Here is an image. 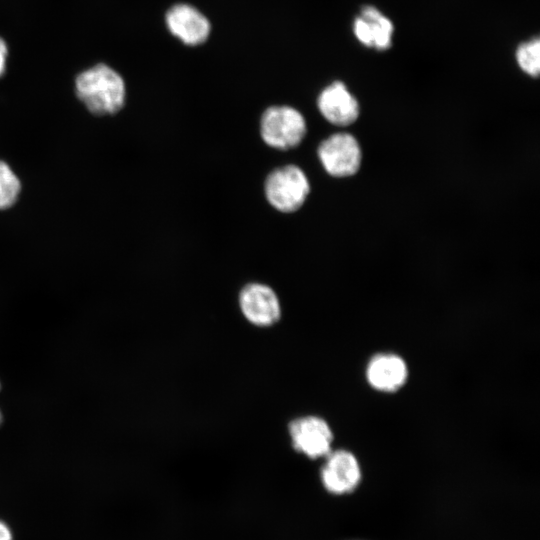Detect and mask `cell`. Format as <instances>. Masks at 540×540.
<instances>
[{
  "label": "cell",
  "instance_id": "obj_1",
  "mask_svg": "<svg viewBox=\"0 0 540 540\" xmlns=\"http://www.w3.org/2000/svg\"><path fill=\"white\" fill-rule=\"evenodd\" d=\"M78 99L95 115L119 112L125 103L126 86L122 76L112 67L98 63L76 76Z\"/></svg>",
  "mask_w": 540,
  "mask_h": 540
},
{
  "label": "cell",
  "instance_id": "obj_2",
  "mask_svg": "<svg viewBox=\"0 0 540 540\" xmlns=\"http://www.w3.org/2000/svg\"><path fill=\"white\" fill-rule=\"evenodd\" d=\"M310 183L305 172L289 164L274 169L264 182V194L268 203L282 213H293L305 203Z\"/></svg>",
  "mask_w": 540,
  "mask_h": 540
},
{
  "label": "cell",
  "instance_id": "obj_3",
  "mask_svg": "<svg viewBox=\"0 0 540 540\" xmlns=\"http://www.w3.org/2000/svg\"><path fill=\"white\" fill-rule=\"evenodd\" d=\"M307 125L297 109L287 105L268 107L260 120V134L268 146L279 150H290L304 139Z\"/></svg>",
  "mask_w": 540,
  "mask_h": 540
},
{
  "label": "cell",
  "instance_id": "obj_4",
  "mask_svg": "<svg viewBox=\"0 0 540 540\" xmlns=\"http://www.w3.org/2000/svg\"><path fill=\"white\" fill-rule=\"evenodd\" d=\"M287 432L292 448L308 459H323L334 440L330 424L318 415H303L288 423Z\"/></svg>",
  "mask_w": 540,
  "mask_h": 540
},
{
  "label": "cell",
  "instance_id": "obj_5",
  "mask_svg": "<svg viewBox=\"0 0 540 540\" xmlns=\"http://www.w3.org/2000/svg\"><path fill=\"white\" fill-rule=\"evenodd\" d=\"M319 470L323 489L332 496L354 493L362 481V469L356 455L347 449H332Z\"/></svg>",
  "mask_w": 540,
  "mask_h": 540
},
{
  "label": "cell",
  "instance_id": "obj_6",
  "mask_svg": "<svg viewBox=\"0 0 540 540\" xmlns=\"http://www.w3.org/2000/svg\"><path fill=\"white\" fill-rule=\"evenodd\" d=\"M238 306L245 320L258 328L274 326L282 316L277 293L269 285L260 282H251L241 288Z\"/></svg>",
  "mask_w": 540,
  "mask_h": 540
},
{
  "label": "cell",
  "instance_id": "obj_7",
  "mask_svg": "<svg viewBox=\"0 0 540 540\" xmlns=\"http://www.w3.org/2000/svg\"><path fill=\"white\" fill-rule=\"evenodd\" d=\"M318 158L325 171L333 177H349L358 172L362 151L356 138L346 132L330 135L317 149Z\"/></svg>",
  "mask_w": 540,
  "mask_h": 540
},
{
  "label": "cell",
  "instance_id": "obj_8",
  "mask_svg": "<svg viewBox=\"0 0 540 540\" xmlns=\"http://www.w3.org/2000/svg\"><path fill=\"white\" fill-rule=\"evenodd\" d=\"M169 32L188 46L204 43L210 35L211 24L207 17L192 5H173L165 16Z\"/></svg>",
  "mask_w": 540,
  "mask_h": 540
},
{
  "label": "cell",
  "instance_id": "obj_9",
  "mask_svg": "<svg viewBox=\"0 0 540 540\" xmlns=\"http://www.w3.org/2000/svg\"><path fill=\"white\" fill-rule=\"evenodd\" d=\"M365 378L374 390L393 393L406 383L408 366L406 361L396 353H377L370 358L366 365Z\"/></svg>",
  "mask_w": 540,
  "mask_h": 540
},
{
  "label": "cell",
  "instance_id": "obj_10",
  "mask_svg": "<svg viewBox=\"0 0 540 540\" xmlns=\"http://www.w3.org/2000/svg\"><path fill=\"white\" fill-rule=\"evenodd\" d=\"M317 107L321 115L336 126L351 125L360 113L357 99L341 81L331 83L320 92Z\"/></svg>",
  "mask_w": 540,
  "mask_h": 540
},
{
  "label": "cell",
  "instance_id": "obj_11",
  "mask_svg": "<svg viewBox=\"0 0 540 540\" xmlns=\"http://www.w3.org/2000/svg\"><path fill=\"white\" fill-rule=\"evenodd\" d=\"M353 33L366 47L382 51L391 46L392 21L373 6H364L353 22Z\"/></svg>",
  "mask_w": 540,
  "mask_h": 540
},
{
  "label": "cell",
  "instance_id": "obj_12",
  "mask_svg": "<svg viewBox=\"0 0 540 540\" xmlns=\"http://www.w3.org/2000/svg\"><path fill=\"white\" fill-rule=\"evenodd\" d=\"M516 61L520 69L531 77L540 72V41L535 37L521 43L516 50Z\"/></svg>",
  "mask_w": 540,
  "mask_h": 540
},
{
  "label": "cell",
  "instance_id": "obj_13",
  "mask_svg": "<svg viewBox=\"0 0 540 540\" xmlns=\"http://www.w3.org/2000/svg\"><path fill=\"white\" fill-rule=\"evenodd\" d=\"M21 183L4 161H0V209L11 207L18 199Z\"/></svg>",
  "mask_w": 540,
  "mask_h": 540
},
{
  "label": "cell",
  "instance_id": "obj_14",
  "mask_svg": "<svg viewBox=\"0 0 540 540\" xmlns=\"http://www.w3.org/2000/svg\"><path fill=\"white\" fill-rule=\"evenodd\" d=\"M8 57V46L3 38L0 37V77L6 71Z\"/></svg>",
  "mask_w": 540,
  "mask_h": 540
},
{
  "label": "cell",
  "instance_id": "obj_15",
  "mask_svg": "<svg viewBox=\"0 0 540 540\" xmlns=\"http://www.w3.org/2000/svg\"><path fill=\"white\" fill-rule=\"evenodd\" d=\"M0 540H13L10 528L2 520H0Z\"/></svg>",
  "mask_w": 540,
  "mask_h": 540
},
{
  "label": "cell",
  "instance_id": "obj_16",
  "mask_svg": "<svg viewBox=\"0 0 540 540\" xmlns=\"http://www.w3.org/2000/svg\"><path fill=\"white\" fill-rule=\"evenodd\" d=\"M0 389H1V383H0ZM2 423H3V414L0 410V426L2 425Z\"/></svg>",
  "mask_w": 540,
  "mask_h": 540
}]
</instances>
